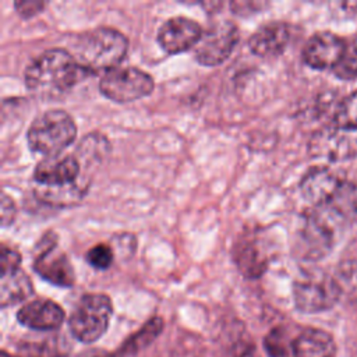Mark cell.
I'll return each mask as SVG.
<instances>
[{"mask_svg": "<svg viewBox=\"0 0 357 357\" xmlns=\"http://www.w3.org/2000/svg\"><path fill=\"white\" fill-rule=\"evenodd\" d=\"M89 73L79 66L73 53L61 47H52L32 59L24 71V81L29 92L39 98H57Z\"/></svg>", "mask_w": 357, "mask_h": 357, "instance_id": "1", "label": "cell"}, {"mask_svg": "<svg viewBox=\"0 0 357 357\" xmlns=\"http://www.w3.org/2000/svg\"><path fill=\"white\" fill-rule=\"evenodd\" d=\"M128 50L127 36L112 26H96L81 33L73 56L89 74L107 73L121 63Z\"/></svg>", "mask_w": 357, "mask_h": 357, "instance_id": "2", "label": "cell"}, {"mask_svg": "<svg viewBox=\"0 0 357 357\" xmlns=\"http://www.w3.org/2000/svg\"><path fill=\"white\" fill-rule=\"evenodd\" d=\"M77 138V124L63 109L39 113L28 127L26 142L32 152L46 158L59 156Z\"/></svg>", "mask_w": 357, "mask_h": 357, "instance_id": "3", "label": "cell"}, {"mask_svg": "<svg viewBox=\"0 0 357 357\" xmlns=\"http://www.w3.org/2000/svg\"><path fill=\"white\" fill-rule=\"evenodd\" d=\"M113 304L103 293L84 294L68 317L70 333L82 343H92L102 337L109 328Z\"/></svg>", "mask_w": 357, "mask_h": 357, "instance_id": "4", "label": "cell"}, {"mask_svg": "<svg viewBox=\"0 0 357 357\" xmlns=\"http://www.w3.org/2000/svg\"><path fill=\"white\" fill-rule=\"evenodd\" d=\"M294 305L304 314L331 310L340 300V290L333 275L319 269L303 272L293 283Z\"/></svg>", "mask_w": 357, "mask_h": 357, "instance_id": "5", "label": "cell"}, {"mask_svg": "<svg viewBox=\"0 0 357 357\" xmlns=\"http://www.w3.org/2000/svg\"><path fill=\"white\" fill-rule=\"evenodd\" d=\"M152 75L138 67H116L105 73L99 81L100 93L117 103H127L152 93Z\"/></svg>", "mask_w": 357, "mask_h": 357, "instance_id": "6", "label": "cell"}, {"mask_svg": "<svg viewBox=\"0 0 357 357\" xmlns=\"http://www.w3.org/2000/svg\"><path fill=\"white\" fill-rule=\"evenodd\" d=\"M33 271L46 282L59 287H71L75 272L67 254L59 247L57 236L47 233L38 243L33 257Z\"/></svg>", "mask_w": 357, "mask_h": 357, "instance_id": "7", "label": "cell"}, {"mask_svg": "<svg viewBox=\"0 0 357 357\" xmlns=\"http://www.w3.org/2000/svg\"><path fill=\"white\" fill-rule=\"evenodd\" d=\"M240 32L234 22L229 20L212 22L202 33L201 40L194 47L195 60L206 67H215L229 59L238 43Z\"/></svg>", "mask_w": 357, "mask_h": 357, "instance_id": "8", "label": "cell"}, {"mask_svg": "<svg viewBox=\"0 0 357 357\" xmlns=\"http://www.w3.org/2000/svg\"><path fill=\"white\" fill-rule=\"evenodd\" d=\"M333 245V227L318 211L307 212L296 234V254L307 261L324 258Z\"/></svg>", "mask_w": 357, "mask_h": 357, "instance_id": "9", "label": "cell"}, {"mask_svg": "<svg viewBox=\"0 0 357 357\" xmlns=\"http://www.w3.org/2000/svg\"><path fill=\"white\" fill-rule=\"evenodd\" d=\"M314 158L342 162L357 156V131L342 130L335 126L317 131L310 141Z\"/></svg>", "mask_w": 357, "mask_h": 357, "instance_id": "10", "label": "cell"}, {"mask_svg": "<svg viewBox=\"0 0 357 357\" xmlns=\"http://www.w3.org/2000/svg\"><path fill=\"white\" fill-rule=\"evenodd\" d=\"M204 33L202 26L183 15L166 20L158 31V43L169 54H177L195 47Z\"/></svg>", "mask_w": 357, "mask_h": 357, "instance_id": "11", "label": "cell"}, {"mask_svg": "<svg viewBox=\"0 0 357 357\" xmlns=\"http://www.w3.org/2000/svg\"><path fill=\"white\" fill-rule=\"evenodd\" d=\"M346 43L333 32H315L303 47V60L314 70H333L343 56Z\"/></svg>", "mask_w": 357, "mask_h": 357, "instance_id": "12", "label": "cell"}, {"mask_svg": "<svg viewBox=\"0 0 357 357\" xmlns=\"http://www.w3.org/2000/svg\"><path fill=\"white\" fill-rule=\"evenodd\" d=\"M343 178L332 169L314 166L308 169L300 181L301 195L315 206H326L342 185Z\"/></svg>", "mask_w": 357, "mask_h": 357, "instance_id": "13", "label": "cell"}, {"mask_svg": "<svg viewBox=\"0 0 357 357\" xmlns=\"http://www.w3.org/2000/svg\"><path fill=\"white\" fill-rule=\"evenodd\" d=\"M63 308L49 300V298H36L24 304L17 311V321L29 329L47 332L57 329L64 321Z\"/></svg>", "mask_w": 357, "mask_h": 357, "instance_id": "14", "label": "cell"}, {"mask_svg": "<svg viewBox=\"0 0 357 357\" xmlns=\"http://www.w3.org/2000/svg\"><path fill=\"white\" fill-rule=\"evenodd\" d=\"M290 26L283 21H271L255 29L248 38L250 50L259 57H273L284 52L290 42Z\"/></svg>", "mask_w": 357, "mask_h": 357, "instance_id": "15", "label": "cell"}, {"mask_svg": "<svg viewBox=\"0 0 357 357\" xmlns=\"http://www.w3.org/2000/svg\"><path fill=\"white\" fill-rule=\"evenodd\" d=\"M294 357H336L335 340L322 329L307 328L296 336Z\"/></svg>", "mask_w": 357, "mask_h": 357, "instance_id": "16", "label": "cell"}, {"mask_svg": "<svg viewBox=\"0 0 357 357\" xmlns=\"http://www.w3.org/2000/svg\"><path fill=\"white\" fill-rule=\"evenodd\" d=\"M233 259L243 276L248 279L262 276L268 266V262L257 241L247 237L240 238L233 245Z\"/></svg>", "mask_w": 357, "mask_h": 357, "instance_id": "17", "label": "cell"}, {"mask_svg": "<svg viewBox=\"0 0 357 357\" xmlns=\"http://www.w3.org/2000/svg\"><path fill=\"white\" fill-rule=\"evenodd\" d=\"M32 293H33L32 282L21 268L1 273L0 304L3 308L24 301Z\"/></svg>", "mask_w": 357, "mask_h": 357, "instance_id": "18", "label": "cell"}, {"mask_svg": "<svg viewBox=\"0 0 357 357\" xmlns=\"http://www.w3.org/2000/svg\"><path fill=\"white\" fill-rule=\"evenodd\" d=\"M163 331V319L160 317H152L146 321L134 335H131L117 350L114 357H128L137 354L142 349L148 347Z\"/></svg>", "mask_w": 357, "mask_h": 357, "instance_id": "19", "label": "cell"}, {"mask_svg": "<svg viewBox=\"0 0 357 357\" xmlns=\"http://www.w3.org/2000/svg\"><path fill=\"white\" fill-rule=\"evenodd\" d=\"M343 220L357 223V183L343 180L332 201L324 206Z\"/></svg>", "mask_w": 357, "mask_h": 357, "instance_id": "20", "label": "cell"}, {"mask_svg": "<svg viewBox=\"0 0 357 357\" xmlns=\"http://www.w3.org/2000/svg\"><path fill=\"white\" fill-rule=\"evenodd\" d=\"M67 349L57 336L25 339L18 344V357H66Z\"/></svg>", "mask_w": 357, "mask_h": 357, "instance_id": "21", "label": "cell"}, {"mask_svg": "<svg viewBox=\"0 0 357 357\" xmlns=\"http://www.w3.org/2000/svg\"><path fill=\"white\" fill-rule=\"evenodd\" d=\"M333 276L340 290V298L357 307V259L342 261Z\"/></svg>", "mask_w": 357, "mask_h": 357, "instance_id": "22", "label": "cell"}, {"mask_svg": "<svg viewBox=\"0 0 357 357\" xmlns=\"http://www.w3.org/2000/svg\"><path fill=\"white\" fill-rule=\"evenodd\" d=\"M294 340L286 326H276L265 335L264 349L269 357H294Z\"/></svg>", "mask_w": 357, "mask_h": 357, "instance_id": "23", "label": "cell"}, {"mask_svg": "<svg viewBox=\"0 0 357 357\" xmlns=\"http://www.w3.org/2000/svg\"><path fill=\"white\" fill-rule=\"evenodd\" d=\"M332 126L357 131V89L339 102L332 114Z\"/></svg>", "mask_w": 357, "mask_h": 357, "instance_id": "24", "label": "cell"}, {"mask_svg": "<svg viewBox=\"0 0 357 357\" xmlns=\"http://www.w3.org/2000/svg\"><path fill=\"white\" fill-rule=\"evenodd\" d=\"M332 71L342 79H353L357 77V36L346 43L343 56Z\"/></svg>", "mask_w": 357, "mask_h": 357, "instance_id": "25", "label": "cell"}, {"mask_svg": "<svg viewBox=\"0 0 357 357\" xmlns=\"http://www.w3.org/2000/svg\"><path fill=\"white\" fill-rule=\"evenodd\" d=\"M85 259L93 269L106 271L112 266L114 261L113 247L107 244H96L86 251Z\"/></svg>", "mask_w": 357, "mask_h": 357, "instance_id": "26", "label": "cell"}, {"mask_svg": "<svg viewBox=\"0 0 357 357\" xmlns=\"http://www.w3.org/2000/svg\"><path fill=\"white\" fill-rule=\"evenodd\" d=\"M46 6H47L46 1H39V0L14 1V8H15L17 14L22 18H31V17L42 13Z\"/></svg>", "mask_w": 357, "mask_h": 357, "instance_id": "27", "label": "cell"}, {"mask_svg": "<svg viewBox=\"0 0 357 357\" xmlns=\"http://www.w3.org/2000/svg\"><path fill=\"white\" fill-rule=\"evenodd\" d=\"M0 209H1V226H8L13 223L17 215V206L14 199L6 192H1V201H0Z\"/></svg>", "mask_w": 357, "mask_h": 357, "instance_id": "28", "label": "cell"}, {"mask_svg": "<svg viewBox=\"0 0 357 357\" xmlns=\"http://www.w3.org/2000/svg\"><path fill=\"white\" fill-rule=\"evenodd\" d=\"M20 265H21V255L14 248H10L6 244H3L1 245V273L18 269L21 268Z\"/></svg>", "mask_w": 357, "mask_h": 357, "instance_id": "29", "label": "cell"}, {"mask_svg": "<svg viewBox=\"0 0 357 357\" xmlns=\"http://www.w3.org/2000/svg\"><path fill=\"white\" fill-rule=\"evenodd\" d=\"M226 357H255V347L248 340H240L227 350Z\"/></svg>", "mask_w": 357, "mask_h": 357, "instance_id": "30", "label": "cell"}, {"mask_svg": "<svg viewBox=\"0 0 357 357\" xmlns=\"http://www.w3.org/2000/svg\"><path fill=\"white\" fill-rule=\"evenodd\" d=\"M78 357H114L113 354L105 351V350H99V349H93V350H88V351H84L81 356Z\"/></svg>", "mask_w": 357, "mask_h": 357, "instance_id": "31", "label": "cell"}]
</instances>
